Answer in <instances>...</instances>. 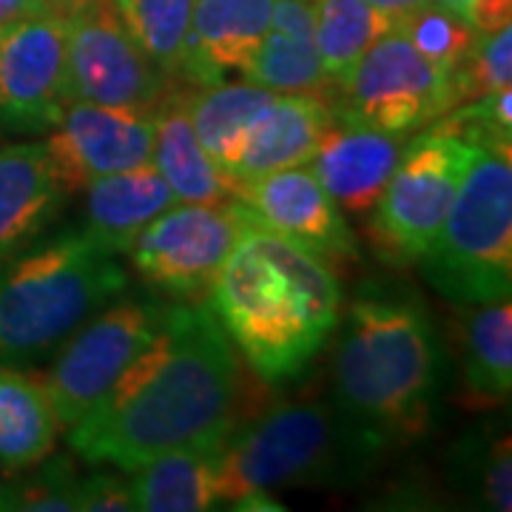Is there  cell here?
<instances>
[{
  "instance_id": "603a6c76",
  "label": "cell",
  "mask_w": 512,
  "mask_h": 512,
  "mask_svg": "<svg viewBox=\"0 0 512 512\" xmlns=\"http://www.w3.org/2000/svg\"><path fill=\"white\" fill-rule=\"evenodd\" d=\"M461 325V373L476 404H501L512 390V305L510 296L467 305Z\"/></svg>"
},
{
  "instance_id": "d6a6232c",
  "label": "cell",
  "mask_w": 512,
  "mask_h": 512,
  "mask_svg": "<svg viewBox=\"0 0 512 512\" xmlns=\"http://www.w3.org/2000/svg\"><path fill=\"white\" fill-rule=\"evenodd\" d=\"M467 20L476 35H487L512 23V0H473L467 9Z\"/></svg>"
},
{
  "instance_id": "4316f807",
  "label": "cell",
  "mask_w": 512,
  "mask_h": 512,
  "mask_svg": "<svg viewBox=\"0 0 512 512\" xmlns=\"http://www.w3.org/2000/svg\"><path fill=\"white\" fill-rule=\"evenodd\" d=\"M111 6L148 60L168 77H180L194 0H111Z\"/></svg>"
},
{
  "instance_id": "cb8c5ba5",
  "label": "cell",
  "mask_w": 512,
  "mask_h": 512,
  "mask_svg": "<svg viewBox=\"0 0 512 512\" xmlns=\"http://www.w3.org/2000/svg\"><path fill=\"white\" fill-rule=\"evenodd\" d=\"M271 97L274 92L256 86L251 80H242V83L220 80L214 86H202L200 94L188 97V117H191L194 134L222 174L245 128L271 103Z\"/></svg>"
},
{
  "instance_id": "836d02e7",
  "label": "cell",
  "mask_w": 512,
  "mask_h": 512,
  "mask_svg": "<svg viewBox=\"0 0 512 512\" xmlns=\"http://www.w3.org/2000/svg\"><path fill=\"white\" fill-rule=\"evenodd\" d=\"M376 12H382L384 18L390 20L393 26H399L402 20H407L413 12H419L424 3L430 0H367Z\"/></svg>"
},
{
  "instance_id": "7a4b0ae2",
  "label": "cell",
  "mask_w": 512,
  "mask_h": 512,
  "mask_svg": "<svg viewBox=\"0 0 512 512\" xmlns=\"http://www.w3.org/2000/svg\"><path fill=\"white\" fill-rule=\"evenodd\" d=\"M211 311L259 379L285 382L339 328L342 291L325 259L242 211L237 245L211 282Z\"/></svg>"
},
{
  "instance_id": "7402d4cb",
  "label": "cell",
  "mask_w": 512,
  "mask_h": 512,
  "mask_svg": "<svg viewBox=\"0 0 512 512\" xmlns=\"http://www.w3.org/2000/svg\"><path fill=\"white\" fill-rule=\"evenodd\" d=\"M55 407L43 382L20 370L0 365V467L20 473L55 453Z\"/></svg>"
},
{
  "instance_id": "ba28073f",
  "label": "cell",
  "mask_w": 512,
  "mask_h": 512,
  "mask_svg": "<svg viewBox=\"0 0 512 512\" xmlns=\"http://www.w3.org/2000/svg\"><path fill=\"white\" fill-rule=\"evenodd\" d=\"M333 89L330 109L336 123L402 137L458 106L453 80L424 60L399 29L379 37Z\"/></svg>"
},
{
  "instance_id": "4fadbf2b",
  "label": "cell",
  "mask_w": 512,
  "mask_h": 512,
  "mask_svg": "<svg viewBox=\"0 0 512 512\" xmlns=\"http://www.w3.org/2000/svg\"><path fill=\"white\" fill-rule=\"evenodd\" d=\"M63 194L86 188L100 177L151 163V111L117 109L72 100L43 143Z\"/></svg>"
},
{
  "instance_id": "277c9868",
  "label": "cell",
  "mask_w": 512,
  "mask_h": 512,
  "mask_svg": "<svg viewBox=\"0 0 512 512\" xmlns=\"http://www.w3.org/2000/svg\"><path fill=\"white\" fill-rule=\"evenodd\" d=\"M387 439L336 402L279 404L231 427L220 447V495L256 510L276 487H350L365 481Z\"/></svg>"
},
{
  "instance_id": "3957f363",
  "label": "cell",
  "mask_w": 512,
  "mask_h": 512,
  "mask_svg": "<svg viewBox=\"0 0 512 512\" xmlns=\"http://www.w3.org/2000/svg\"><path fill=\"white\" fill-rule=\"evenodd\" d=\"M441 379L444 353L419 299L362 291L333 356L336 404L387 441H407L433 424Z\"/></svg>"
},
{
  "instance_id": "5b68a950",
  "label": "cell",
  "mask_w": 512,
  "mask_h": 512,
  "mask_svg": "<svg viewBox=\"0 0 512 512\" xmlns=\"http://www.w3.org/2000/svg\"><path fill=\"white\" fill-rule=\"evenodd\" d=\"M128 288L86 231L26 242L0 262V365L29 370Z\"/></svg>"
},
{
  "instance_id": "f1b7e54d",
  "label": "cell",
  "mask_w": 512,
  "mask_h": 512,
  "mask_svg": "<svg viewBox=\"0 0 512 512\" xmlns=\"http://www.w3.org/2000/svg\"><path fill=\"white\" fill-rule=\"evenodd\" d=\"M396 29L413 43V49L424 60H430L450 80L458 66L464 63V57L470 55L473 40H476V29L470 26V20L441 6L436 0L424 3L419 12L402 20Z\"/></svg>"
},
{
  "instance_id": "6da1fadb",
  "label": "cell",
  "mask_w": 512,
  "mask_h": 512,
  "mask_svg": "<svg viewBox=\"0 0 512 512\" xmlns=\"http://www.w3.org/2000/svg\"><path fill=\"white\" fill-rule=\"evenodd\" d=\"M237 348L208 305H168L157 339L69 433L77 456L123 473L234 427Z\"/></svg>"
},
{
  "instance_id": "2e32d148",
  "label": "cell",
  "mask_w": 512,
  "mask_h": 512,
  "mask_svg": "<svg viewBox=\"0 0 512 512\" xmlns=\"http://www.w3.org/2000/svg\"><path fill=\"white\" fill-rule=\"evenodd\" d=\"M407 140L402 134L333 120L308 165L339 208L370 214L402 160Z\"/></svg>"
},
{
  "instance_id": "1f68e13d",
  "label": "cell",
  "mask_w": 512,
  "mask_h": 512,
  "mask_svg": "<svg viewBox=\"0 0 512 512\" xmlns=\"http://www.w3.org/2000/svg\"><path fill=\"white\" fill-rule=\"evenodd\" d=\"M80 510H134L128 481L126 478L111 476V473H97V476L80 478Z\"/></svg>"
},
{
  "instance_id": "d4e9b609",
  "label": "cell",
  "mask_w": 512,
  "mask_h": 512,
  "mask_svg": "<svg viewBox=\"0 0 512 512\" xmlns=\"http://www.w3.org/2000/svg\"><path fill=\"white\" fill-rule=\"evenodd\" d=\"M390 29L396 26L367 0H313V46L333 86Z\"/></svg>"
},
{
  "instance_id": "d6986e66",
  "label": "cell",
  "mask_w": 512,
  "mask_h": 512,
  "mask_svg": "<svg viewBox=\"0 0 512 512\" xmlns=\"http://www.w3.org/2000/svg\"><path fill=\"white\" fill-rule=\"evenodd\" d=\"M63 197L43 143L0 146V262L55 220Z\"/></svg>"
},
{
  "instance_id": "d590c367",
  "label": "cell",
  "mask_w": 512,
  "mask_h": 512,
  "mask_svg": "<svg viewBox=\"0 0 512 512\" xmlns=\"http://www.w3.org/2000/svg\"><path fill=\"white\" fill-rule=\"evenodd\" d=\"M32 3H35L37 12H49V15H60L63 18L77 0H32Z\"/></svg>"
},
{
  "instance_id": "83f0119b",
  "label": "cell",
  "mask_w": 512,
  "mask_h": 512,
  "mask_svg": "<svg viewBox=\"0 0 512 512\" xmlns=\"http://www.w3.org/2000/svg\"><path fill=\"white\" fill-rule=\"evenodd\" d=\"M242 77L274 94H325L333 89L313 37L291 35L274 26L262 37Z\"/></svg>"
},
{
  "instance_id": "7c38bea8",
  "label": "cell",
  "mask_w": 512,
  "mask_h": 512,
  "mask_svg": "<svg viewBox=\"0 0 512 512\" xmlns=\"http://www.w3.org/2000/svg\"><path fill=\"white\" fill-rule=\"evenodd\" d=\"M66 106L63 18L35 12L0 35V126L49 131Z\"/></svg>"
},
{
  "instance_id": "9c48e42d",
  "label": "cell",
  "mask_w": 512,
  "mask_h": 512,
  "mask_svg": "<svg viewBox=\"0 0 512 512\" xmlns=\"http://www.w3.org/2000/svg\"><path fill=\"white\" fill-rule=\"evenodd\" d=\"M168 305L160 299H114L60 345L43 379L57 424L72 430L157 339Z\"/></svg>"
},
{
  "instance_id": "4dcf8cb0",
  "label": "cell",
  "mask_w": 512,
  "mask_h": 512,
  "mask_svg": "<svg viewBox=\"0 0 512 512\" xmlns=\"http://www.w3.org/2000/svg\"><path fill=\"white\" fill-rule=\"evenodd\" d=\"M512 83V23L476 35L470 55L453 74L456 100H476L484 94L510 89Z\"/></svg>"
},
{
  "instance_id": "484cf974",
  "label": "cell",
  "mask_w": 512,
  "mask_h": 512,
  "mask_svg": "<svg viewBox=\"0 0 512 512\" xmlns=\"http://www.w3.org/2000/svg\"><path fill=\"white\" fill-rule=\"evenodd\" d=\"M450 478L476 507L510 512L512 507V453L510 436L490 427L470 430L453 447Z\"/></svg>"
},
{
  "instance_id": "5bb4252c",
  "label": "cell",
  "mask_w": 512,
  "mask_h": 512,
  "mask_svg": "<svg viewBox=\"0 0 512 512\" xmlns=\"http://www.w3.org/2000/svg\"><path fill=\"white\" fill-rule=\"evenodd\" d=\"M234 200L251 220L291 239L293 245L311 251L328 265L359 256V242L342 217V208L305 165L237 185Z\"/></svg>"
},
{
  "instance_id": "44dd1931",
  "label": "cell",
  "mask_w": 512,
  "mask_h": 512,
  "mask_svg": "<svg viewBox=\"0 0 512 512\" xmlns=\"http://www.w3.org/2000/svg\"><path fill=\"white\" fill-rule=\"evenodd\" d=\"M225 439V436H222ZM220 441L180 447L131 470V504L140 512L214 510L220 495Z\"/></svg>"
},
{
  "instance_id": "52a82bcc",
  "label": "cell",
  "mask_w": 512,
  "mask_h": 512,
  "mask_svg": "<svg viewBox=\"0 0 512 512\" xmlns=\"http://www.w3.org/2000/svg\"><path fill=\"white\" fill-rule=\"evenodd\" d=\"M478 148L439 123H430L407 140L367 228L370 245L384 262H419L439 234Z\"/></svg>"
},
{
  "instance_id": "ac0fdd59",
  "label": "cell",
  "mask_w": 512,
  "mask_h": 512,
  "mask_svg": "<svg viewBox=\"0 0 512 512\" xmlns=\"http://www.w3.org/2000/svg\"><path fill=\"white\" fill-rule=\"evenodd\" d=\"M177 205L174 191L151 163L117 171L86 185L83 231L109 254H128L148 222Z\"/></svg>"
},
{
  "instance_id": "f546056e",
  "label": "cell",
  "mask_w": 512,
  "mask_h": 512,
  "mask_svg": "<svg viewBox=\"0 0 512 512\" xmlns=\"http://www.w3.org/2000/svg\"><path fill=\"white\" fill-rule=\"evenodd\" d=\"M32 476L0 484V510L18 512H77L80 476L69 458H43Z\"/></svg>"
},
{
  "instance_id": "8fae6325",
  "label": "cell",
  "mask_w": 512,
  "mask_h": 512,
  "mask_svg": "<svg viewBox=\"0 0 512 512\" xmlns=\"http://www.w3.org/2000/svg\"><path fill=\"white\" fill-rule=\"evenodd\" d=\"M239 231L242 211L234 200L222 205L177 202L148 222L128 256L151 288L168 296H194L211 288Z\"/></svg>"
},
{
  "instance_id": "ffe728a7",
  "label": "cell",
  "mask_w": 512,
  "mask_h": 512,
  "mask_svg": "<svg viewBox=\"0 0 512 512\" xmlns=\"http://www.w3.org/2000/svg\"><path fill=\"white\" fill-rule=\"evenodd\" d=\"M154 117V154L151 165L163 174L177 202L222 205L234 200V185L222 174L217 163L200 146L191 117L188 97L165 94L151 109Z\"/></svg>"
},
{
  "instance_id": "30bf717a",
  "label": "cell",
  "mask_w": 512,
  "mask_h": 512,
  "mask_svg": "<svg viewBox=\"0 0 512 512\" xmlns=\"http://www.w3.org/2000/svg\"><path fill=\"white\" fill-rule=\"evenodd\" d=\"M63 32L69 103L151 111L168 94V74L131 40L111 0H77Z\"/></svg>"
},
{
  "instance_id": "8d00e7d4",
  "label": "cell",
  "mask_w": 512,
  "mask_h": 512,
  "mask_svg": "<svg viewBox=\"0 0 512 512\" xmlns=\"http://www.w3.org/2000/svg\"><path fill=\"white\" fill-rule=\"evenodd\" d=\"M436 3H441V6H447V9H453V12H458V15H464V18H467V9H470V3H473V0H436Z\"/></svg>"
},
{
  "instance_id": "9a60e30c",
  "label": "cell",
  "mask_w": 512,
  "mask_h": 512,
  "mask_svg": "<svg viewBox=\"0 0 512 512\" xmlns=\"http://www.w3.org/2000/svg\"><path fill=\"white\" fill-rule=\"evenodd\" d=\"M330 126L333 109L322 94H274L245 128L225 177L237 188L282 168L308 165Z\"/></svg>"
},
{
  "instance_id": "8992f818",
  "label": "cell",
  "mask_w": 512,
  "mask_h": 512,
  "mask_svg": "<svg viewBox=\"0 0 512 512\" xmlns=\"http://www.w3.org/2000/svg\"><path fill=\"white\" fill-rule=\"evenodd\" d=\"M419 265L441 299L464 308L510 296V148H478L439 234L421 254Z\"/></svg>"
},
{
  "instance_id": "e575fe53",
  "label": "cell",
  "mask_w": 512,
  "mask_h": 512,
  "mask_svg": "<svg viewBox=\"0 0 512 512\" xmlns=\"http://www.w3.org/2000/svg\"><path fill=\"white\" fill-rule=\"evenodd\" d=\"M35 3L32 0H0V35L6 32V29H12L18 20L29 18V15H35Z\"/></svg>"
},
{
  "instance_id": "e0dca14e",
  "label": "cell",
  "mask_w": 512,
  "mask_h": 512,
  "mask_svg": "<svg viewBox=\"0 0 512 512\" xmlns=\"http://www.w3.org/2000/svg\"><path fill=\"white\" fill-rule=\"evenodd\" d=\"M274 0H194L180 77L214 86L228 72H245L271 29Z\"/></svg>"
}]
</instances>
